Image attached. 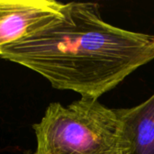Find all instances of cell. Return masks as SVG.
<instances>
[{
    "label": "cell",
    "instance_id": "7a4b0ae2",
    "mask_svg": "<svg viewBox=\"0 0 154 154\" xmlns=\"http://www.w3.org/2000/svg\"><path fill=\"white\" fill-rule=\"evenodd\" d=\"M32 129L38 154H114L131 150L117 108H109L98 99L81 97L66 106L51 103Z\"/></svg>",
    "mask_w": 154,
    "mask_h": 154
},
{
    "label": "cell",
    "instance_id": "6da1fadb",
    "mask_svg": "<svg viewBox=\"0 0 154 154\" xmlns=\"http://www.w3.org/2000/svg\"><path fill=\"white\" fill-rule=\"evenodd\" d=\"M97 3H67L64 13L0 56L43 77L52 88L98 99L154 60V34L106 22Z\"/></svg>",
    "mask_w": 154,
    "mask_h": 154
},
{
    "label": "cell",
    "instance_id": "5b68a950",
    "mask_svg": "<svg viewBox=\"0 0 154 154\" xmlns=\"http://www.w3.org/2000/svg\"><path fill=\"white\" fill-rule=\"evenodd\" d=\"M114 154H133L132 153V151L131 150H125V151H121V152H116Z\"/></svg>",
    "mask_w": 154,
    "mask_h": 154
},
{
    "label": "cell",
    "instance_id": "8992f818",
    "mask_svg": "<svg viewBox=\"0 0 154 154\" xmlns=\"http://www.w3.org/2000/svg\"><path fill=\"white\" fill-rule=\"evenodd\" d=\"M27 154H38V153H37V152H33V153H27Z\"/></svg>",
    "mask_w": 154,
    "mask_h": 154
},
{
    "label": "cell",
    "instance_id": "277c9868",
    "mask_svg": "<svg viewBox=\"0 0 154 154\" xmlns=\"http://www.w3.org/2000/svg\"><path fill=\"white\" fill-rule=\"evenodd\" d=\"M133 154H154V94L140 105L117 108Z\"/></svg>",
    "mask_w": 154,
    "mask_h": 154
},
{
    "label": "cell",
    "instance_id": "3957f363",
    "mask_svg": "<svg viewBox=\"0 0 154 154\" xmlns=\"http://www.w3.org/2000/svg\"><path fill=\"white\" fill-rule=\"evenodd\" d=\"M66 4L55 0H1L0 47L20 41L61 17Z\"/></svg>",
    "mask_w": 154,
    "mask_h": 154
}]
</instances>
